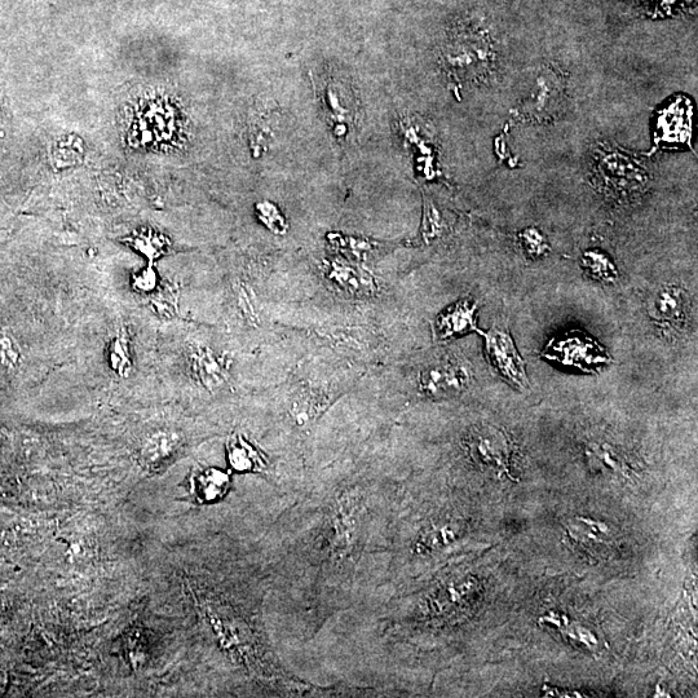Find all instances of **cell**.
<instances>
[{"instance_id":"1","label":"cell","mask_w":698,"mask_h":698,"mask_svg":"<svg viewBox=\"0 0 698 698\" xmlns=\"http://www.w3.org/2000/svg\"><path fill=\"white\" fill-rule=\"evenodd\" d=\"M401 498L396 481L373 467L303 477L260 542L268 629L281 656L302 651L384 586Z\"/></svg>"},{"instance_id":"2","label":"cell","mask_w":698,"mask_h":698,"mask_svg":"<svg viewBox=\"0 0 698 698\" xmlns=\"http://www.w3.org/2000/svg\"><path fill=\"white\" fill-rule=\"evenodd\" d=\"M443 65L453 83L461 86L492 77L497 50L487 24L476 17L455 21L444 43Z\"/></svg>"},{"instance_id":"3","label":"cell","mask_w":698,"mask_h":698,"mask_svg":"<svg viewBox=\"0 0 698 698\" xmlns=\"http://www.w3.org/2000/svg\"><path fill=\"white\" fill-rule=\"evenodd\" d=\"M593 180L599 191L611 200L631 201L646 192L649 175L639 159L602 144L594 153Z\"/></svg>"},{"instance_id":"4","label":"cell","mask_w":698,"mask_h":698,"mask_svg":"<svg viewBox=\"0 0 698 698\" xmlns=\"http://www.w3.org/2000/svg\"><path fill=\"white\" fill-rule=\"evenodd\" d=\"M565 97L567 77L560 69L546 66L537 79L536 87L516 110V118L536 123L555 121L564 110Z\"/></svg>"},{"instance_id":"5","label":"cell","mask_w":698,"mask_h":698,"mask_svg":"<svg viewBox=\"0 0 698 698\" xmlns=\"http://www.w3.org/2000/svg\"><path fill=\"white\" fill-rule=\"evenodd\" d=\"M542 356L589 374L598 373L612 360L602 344L580 330L568 331L552 338Z\"/></svg>"},{"instance_id":"6","label":"cell","mask_w":698,"mask_h":698,"mask_svg":"<svg viewBox=\"0 0 698 698\" xmlns=\"http://www.w3.org/2000/svg\"><path fill=\"white\" fill-rule=\"evenodd\" d=\"M462 446L480 470L510 476L511 446L505 432L493 426L472 427L463 437Z\"/></svg>"},{"instance_id":"7","label":"cell","mask_w":698,"mask_h":698,"mask_svg":"<svg viewBox=\"0 0 698 698\" xmlns=\"http://www.w3.org/2000/svg\"><path fill=\"white\" fill-rule=\"evenodd\" d=\"M485 337V356L492 368L506 382L518 390H528L529 382L525 373V362L521 359L518 349L510 333L493 328Z\"/></svg>"},{"instance_id":"8","label":"cell","mask_w":698,"mask_h":698,"mask_svg":"<svg viewBox=\"0 0 698 698\" xmlns=\"http://www.w3.org/2000/svg\"><path fill=\"white\" fill-rule=\"evenodd\" d=\"M227 457L233 472L264 476L269 483L275 485L281 492H284L287 496L294 497V493L291 492L290 488L286 487L276 475L272 474V463L269 461L268 455L258 445L247 440L244 435L234 434L229 437Z\"/></svg>"},{"instance_id":"9","label":"cell","mask_w":698,"mask_h":698,"mask_svg":"<svg viewBox=\"0 0 698 698\" xmlns=\"http://www.w3.org/2000/svg\"><path fill=\"white\" fill-rule=\"evenodd\" d=\"M470 382L465 366L452 360L440 361L437 364L427 366L422 371L421 388L422 395L432 400L452 399L466 390Z\"/></svg>"},{"instance_id":"10","label":"cell","mask_w":698,"mask_h":698,"mask_svg":"<svg viewBox=\"0 0 698 698\" xmlns=\"http://www.w3.org/2000/svg\"><path fill=\"white\" fill-rule=\"evenodd\" d=\"M691 308V299L683 289L675 286L662 287L649 300V315L662 328H683Z\"/></svg>"},{"instance_id":"11","label":"cell","mask_w":698,"mask_h":698,"mask_svg":"<svg viewBox=\"0 0 698 698\" xmlns=\"http://www.w3.org/2000/svg\"><path fill=\"white\" fill-rule=\"evenodd\" d=\"M232 488V476L220 468L203 467L193 472L191 494L201 505L223 501Z\"/></svg>"},{"instance_id":"12","label":"cell","mask_w":698,"mask_h":698,"mask_svg":"<svg viewBox=\"0 0 698 698\" xmlns=\"http://www.w3.org/2000/svg\"><path fill=\"white\" fill-rule=\"evenodd\" d=\"M476 303L468 299L459 300L453 307L441 313L435 322V334L439 339H449L455 335L470 333V331H481L477 328L475 313Z\"/></svg>"},{"instance_id":"13","label":"cell","mask_w":698,"mask_h":698,"mask_svg":"<svg viewBox=\"0 0 698 698\" xmlns=\"http://www.w3.org/2000/svg\"><path fill=\"white\" fill-rule=\"evenodd\" d=\"M567 532L574 542L587 549L607 546L612 540L611 529L607 524L583 516L568 520Z\"/></svg>"},{"instance_id":"14","label":"cell","mask_w":698,"mask_h":698,"mask_svg":"<svg viewBox=\"0 0 698 698\" xmlns=\"http://www.w3.org/2000/svg\"><path fill=\"white\" fill-rule=\"evenodd\" d=\"M183 446V437L178 432L159 431L149 437L143 449L141 458L150 466L169 461Z\"/></svg>"},{"instance_id":"15","label":"cell","mask_w":698,"mask_h":698,"mask_svg":"<svg viewBox=\"0 0 698 698\" xmlns=\"http://www.w3.org/2000/svg\"><path fill=\"white\" fill-rule=\"evenodd\" d=\"M191 361L193 373L203 386L214 388L224 382L225 368L223 361L218 359L209 348H197L192 353Z\"/></svg>"},{"instance_id":"16","label":"cell","mask_w":698,"mask_h":698,"mask_svg":"<svg viewBox=\"0 0 698 698\" xmlns=\"http://www.w3.org/2000/svg\"><path fill=\"white\" fill-rule=\"evenodd\" d=\"M671 110L664 114L660 119V128L662 138L666 141H684L689 134V113L686 112L684 106L679 104L671 105Z\"/></svg>"},{"instance_id":"17","label":"cell","mask_w":698,"mask_h":698,"mask_svg":"<svg viewBox=\"0 0 698 698\" xmlns=\"http://www.w3.org/2000/svg\"><path fill=\"white\" fill-rule=\"evenodd\" d=\"M365 277L368 276H362L355 269L342 263L331 264L330 269L328 268L329 280L335 282L342 289L349 291V293L361 294L364 291H369L371 289L370 278Z\"/></svg>"},{"instance_id":"18","label":"cell","mask_w":698,"mask_h":698,"mask_svg":"<svg viewBox=\"0 0 698 698\" xmlns=\"http://www.w3.org/2000/svg\"><path fill=\"white\" fill-rule=\"evenodd\" d=\"M582 267L591 278L600 282L613 284L617 281L618 272L616 265L607 255L600 251H587L582 256Z\"/></svg>"},{"instance_id":"19","label":"cell","mask_w":698,"mask_h":698,"mask_svg":"<svg viewBox=\"0 0 698 698\" xmlns=\"http://www.w3.org/2000/svg\"><path fill=\"white\" fill-rule=\"evenodd\" d=\"M22 364V352L19 342L10 330L0 326V370L15 373Z\"/></svg>"},{"instance_id":"20","label":"cell","mask_w":698,"mask_h":698,"mask_svg":"<svg viewBox=\"0 0 698 698\" xmlns=\"http://www.w3.org/2000/svg\"><path fill=\"white\" fill-rule=\"evenodd\" d=\"M589 455L595 458V461L598 462L600 466L607 468V470L613 472V474L625 476L630 474L629 467H627L624 457L616 452L611 445L591 444L589 446Z\"/></svg>"},{"instance_id":"21","label":"cell","mask_w":698,"mask_h":698,"mask_svg":"<svg viewBox=\"0 0 698 698\" xmlns=\"http://www.w3.org/2000/svg\"><path fill=\"white\" fill-rule=\"evenodd\" d=\"M695 0H634L635 7L651 17L669 16L692 6Z\"/></svg>"},{"instance_id":"22","label":"cell","mask_w":698,"mask_h":698,"mask_svg":"<svg viewBox=\"0 0 698 698\" xmlns=\"http://www.w3.org/2000/svg\"><path fill=\"white\" fill-rule=\"evenodd\" d=\"M130 242L132 247H135L141 254L148 256L150 262L165 254L167 246H169V241L165 237L159 236V234L152 231L141 232L138 236L131 238Z\"/></svg>"},{"instance_id":"23","label":"cell","mask_w":698,"mask_h":698,"mask_svg":"<svg viewBox=\"0 0 698 698\" xmlns=\"http://www.w3.org/2000/svg\"><path fill=\"white\" fill-rule=\"evenodd\" d=\"M109 362L119 377L127 378L131 374L132 364L125 338L117 337L110 343Z\"/></svg>"},{"instance_id":"24","label":"cell","mask_w":698,"mask_h":698,"mask_svg":"<svg viewBox=\"0 0 698 698\" xmlns=\"http://www.w3.org/2000/svg\"><path fill=\"white\" fill-rule=\"evenodd\" d=\"M559 630H561V633L567 636L568 639H571L572 642L581 644L583 647L593 649L598 646V639H596V636L591 633L589 629L580 625L571 624L568 618Z\"/></svg>"},{"instance_id":"25","label":"cell","mask_w":698,"mask_h":698,"mask_svg":"<svg viewBox=\"0 0 698 698\" xmlns=\"http://www.w3.org/2000/svg\"><path fill=\"white\" fill-rule=\"evenodd\" d=\"M176 302H178V298H176L174 289H172L171 286H162L161 289L154 294L152 307L158 315L169 316L174 312Z\"/></svg>"},{"instance_id":"26","label":"cell","mask_w":698,"mask_h":698,"mask_svg":"<svg viewBox=\"0 0 698 698\" xmlns=\"http://www.w3.org/2000/svg\"><path fill=\"white\" fill-rule=\"evenodd\" d=\"M520 245L530 258H537V256L546 254L547 251V244L543 240L542 234L534 231V229H529V231L521 234Z\"/></svg>"},{"instance_id":"27","label":"cell","mask_w":698,"mask_h":698,"mask_svg":"<svg viewBox=\"0 0 698 698\" xmlns=\"http://www.w3.org/2000/svg\"><path fill=\"white\" fill-rule=\"evenodd\" d=\"M157 281L156 272H154L152 265H150L149 268L144 269V271L134 276L132 284H134L135 289L141 291V293H150V291L156 289Z\"/></svg>"},{"instance_id":"28","label":"cell","mask_w":698,"mask_h":698,"mask_svg":"<svg viewBox=\"0 0 698 698\" xmlns=\"http://www.w3.org/2000/svg\"><path fill=\"white\" fill-rule=\"evenodd\" d=\"M259 210L260 214H262L260 216H262L264 223L267 224L269 228L275 229L276 232H281L284 223H282L280 216H277V218L273 216L276 214L275 207H272L269 203H265L264 206L259 207Z\"/></svg>"},{"instance_id":"29","label":"cell","mask_w":698,"mask_h":698,"mask_svg":"<svg viewBox=\"0 0 698 698\" xmlns=\"http://www.w3.org/2000/svg\"><path fill=\"white\" fill-rule=\"evenodd\" d=\"M8 686L7 674L4 671H0V696L4 695Z\"/></svg>"}]
</instances>
